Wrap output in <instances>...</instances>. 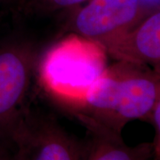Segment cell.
Here are the masks:
<instances>
[{
  "label": "cell",
  "mask_w": 160,
  "mask_h": 160,
  "mask_svg": "<svg viewBox=\"0 0 160 160\" xmlns=\"http://www.w3.org/2000/svg\"><path fill=\"white\" fill-rule=\"evenodd\" d=\"M160 101L159 70L117 62L108 65L84 102L71 113L86 116L121 133L132 120L146 121Z\"/></svg>",
  "instance_id": "cell-1"
},
{
  "label": "cell",
  "mask_w": 160,
  "mask_h": 160,
  "mask_svg": "<svg viewBox=\"0 0 160 160\" xmlns=\"http://www.w3.org/2000/svg\"><path fill=\"white\" fill-rule=\"evenodd\" d=\"M2 1H4V0H0V2H2Z\"/></svg>",
  "instance_id": "cell-10"
},
{
  "label": "cell",
  "mask_w": 160,
  "mask_h": 160,
  "mask_svg": "<svg viewBox=\"0 0 160 160\" xmlns=\"http://www.w3.org/2000/svg\"><path fill=\"white\" fill-rule=\"evenodd\" d=\"M37 63V52L28 44L0 45V147H12V135L28 109L25 101Z\"/></svg>",
  "instance_id": "cell-3"
},
{
  "label": "cell",
  "mask_w": 160,
  "mask_h": 160,
  "mask_svg": "<svg viewBox=\"0 0 160 160\" xmlns=\"http://www.w3.org/2000/svg\"><path fill=\"white\" fill-rule=\"evenodd\" d=\"M102 46L108 56L117 62L152 65L155 69H159V6L152 10L132 28Z\"/></svg>",
  "instance_id": "cell-6"
},
{
  "label": "cell",
  "mask_w": 160,
  "mask_h": 160,
  "mask_svg": "<svg viewBox=\"0 0 160 160\" xmlns=\"http://www.w3.org/2000/svg\"><path fill=\"white\" fill-rule=\"evenodd\" d=\"M38 6L47 11L71 10L82 6L88 0H34Z\"/></svg>",
  "instance_id": "cell-8"
},
{
  "label": "cell",
  "mask_w": 160,
  "mask_h": 160,
  "mask_svg": "<svg viewBox=\"0 0 160 160\" xmlns=\"http://www.w3.org/2000/svg\"><path fill=\"white\" fill-rule=\"evenodd\" d=\"M108 57L100 43L72 32L38 60L40 84L71 113L107 69Z\"/></svg>",
  "instance_id": "cell-2"
},
{
  "label": "cell",
  "mask_w": 160,
  "mask_h": 160,
  "mask_svg": "<svg viewBox=\"0 0 160 160\" xmlns=\"http://www.w3.org/2000/svg\"><path fill=\"white\" fill-rule=\"evenodd\" d=\"M0 160H12L11 148L0 147Z\"/></svg>",
  "instance_id": "cell-9"
},
{
  "label": "cell",
  "mask_w": 160,
  "mask_h": 160,
  "mask_svg": "<svg viewBox=\"0 0 160 160\" xmlns=\"http://www.w3.org/2000/svg\"><path fill=\"white\" fill-rule=\"evenodd\" d=\"M71 9L69 29L102 46L141 22L153 9L145 0H88Z\"/></svg>",
  "instance_id": "cell-5"
},
{
  "label": "cell",
  "mask_w": 160,
  "mask_h": 160,
  "mask_svg": "<svg viewBox=\"0 0 160 160\" xmlns=\"http://www.w3.org/2000/svg\"><path fill=\"white\" fill-rule=\"evenodd\" d=\"M86 127L82 142V160H151L154 157L153 143L143 142L128 146L121 133L110 130L86 116H76Z\"/></svg>",
  "instance_id": "cell-7"
},
{
  "label": "cell",
  "mask_w": 160,
  "mask_h": 160,
  "mask_svg": "<svg viewBox=\"0 0 160 160\" xmlns=\"http://www.w3.org/2000/svg\"><path fill=\"white\" fill-rule=\"evenodd\" d=\"M12 160H82V142L50 116L27 109L11 138Z\"/></svg>",
  "instance_id": "cell-4"
}]
</instances>
